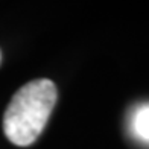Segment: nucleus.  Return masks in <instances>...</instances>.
Returning a JSON list of instances; mask_svg holds the SVG:
<instances>
[{"label": "nucleus", "mask_w": 149, "mask_h": 149, "mask_svg": "<svg viewBox=\"0 0 149 149\" xmlns=\"http://www.w3.org/2000/svg\"><path fill=\"white\" fill-rule=\"evenodd\" d=\"M132 130L140 140L149 141V105H143L135 111L132 119Z\"/></svg>", "instance_id": "2"}, {"label": "nucleus", "mask_w": 149, "mask_h": 149, "mask_svg": "<svg viewBox=\"0 0 149 149\" xmlns=\"http://www.w3.org/2000/svg\"><path fill=\"white\" fill-rule=\"evenodd\" d=\"M0 61H2V53H0Z\"/></svg>", "instance_id": "3"}, {"label": "nucleus", "mask_w": 149, "mask_h": 149, "mask_svg": "<svg viewBox=\"0 0 149 149\" xmlns=\"http://www.w3.org/2000/svg\"><path fill=\"white\" fill-rule=\"evenodd\" d=\"M56 85L50 79H33L23 85L3 116V132L11 143L29 146L43 132L56 102Z\"/></svg>", "instance_id": "1"}]
</instances>
